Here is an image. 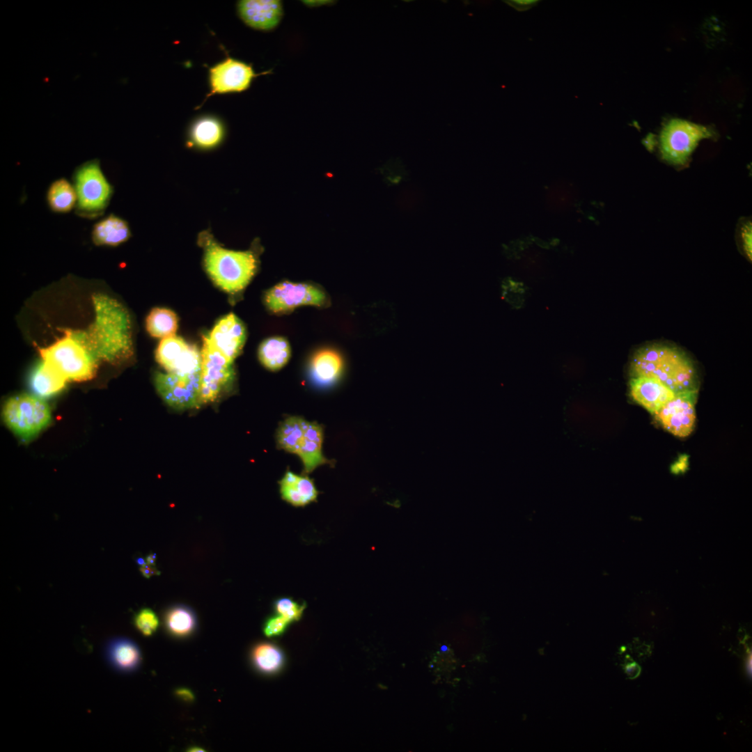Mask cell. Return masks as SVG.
Returning <instances> with one entry per match:
<instances>
[{"label":"cell","instance_id":"obj_1","mask_svg":"<svg viewBox=\"0 0 752 752\" xmlns=\"http://www.w3.org/2000/svg\"><path fill=\"white\" fill-rule=\"evenodd\" d=\"M95 318L86 331L69 329L98 361L120 363L133 355L132 322L126 308L116 299L97 294L93 297Z\"/></svg>","mask_w":752,"mask_h":752},{"label":"cell","instance_id":"obj_2","mask_svg":"<svg viewBox=\"0 0 752 752\" xmlns=\"http://www.w3.org/2000/svg\"><path fill=\"white\" fill-rule=\"evenodd\" d=\"M629 375L657 379L675 393L698 388L692 361L682 350L665 343L639 348L630 361Z\"/></svg>","mask_w":752,"mask_h":752},{"label":"cell","instance_id":"obj_3","mask_svg":"<svg viewBox=\"0 0 752 752\" xmlns=\"http://www.w3.org/2000/svg\"><path fill=\"white\" fill-rule=\"evenodd\" d=\"M204 265L216 285L234 293L250 282L257 269V260L250 251L228 250L207 238L205 241Z\"/></svg>","mask_w":752,"mask_h":752},{"label":"cell","instance_id":"obj_4","mask_svg":"<svg viewBox=\"0 0 752 752\" xmlns=\"http://www.w3.org/2000/svg\"><path fill=\"white\" fill-rule=\"evenodd\" d=\"M72 179L77 196L75 214L88 219L104 215L114 190L101 168L100 160L90 159L79 165Z\"/></svg>","mask_w":752,"mask_h":752},{"label":"cell","instance_id":"obj_5","mask_svg":"<svg viewBox=\"0 0 752 752\" xmlns=\"http://www.w3.org/2000/svg\"><path fill=\"white\" fill-rule=\"evenodd\" d=\"M51 345L39 348L42 360L56 369L67 381L83 382L93 377L97 360L70 334Z\"/></svg>","mask_w":752,"mask_h":752},{"label":"cell","instance_id":"obj_6","mask_svg":"<svg viewBox=\"0 0 752 752\" xmlns=\"http://www.w3.org/2000/svg\"><path fill=\"white\" fill-rule=\"evenodd\" d=\"M2 414L8 428L24 441L36 437L52 419L49 407L42 398L28 394L10 398Z\"/></svg>","mask_w":752,"mask_h":752},{"label":"cell","instance_id":"obj_7","mask_svg":"<svg viewBox=\"0 0 752 752\" xmlns=\"http://www.w3.org/2000/svg\"><path fill=\"white\" fill-rule=\"evenodd\" d=\"M714 136L709 127L685 120H670L663 127L659 136L661 158L677 166L686 165L699 141Z\"/></svg>","mask_w":752,"mask_h":752},{"label":"cell","instance_id":"obj_8","mask_svg":"<svg viewBox=\"0 0 752 752\" xmlns=\"http://www.w3.org/2000/svg\"><path fill=\"white\" fill-rule=\"evenodd\" d=\"M201 355L199 398L202 405L215 402L232 384L235 372L233 362L212 347L204 336Z\"/></svg>","mask_w":752,"mask_h":752},{"label":"cell","instance_id":"obj_9","mask_svg":"<svg viewBox=\"0 0 752 752\" xmlns=\"http://www.w3.org/2000/svg\"><path fill=\"white\" fill-rule=\"evenodd\" d=\"M264 301L272 313H283L301 306H322L327 298L323 290L313 285L283 281L265 292Z\"/></svg>","mask_w":752,"mask_h":752},{"label":"cell","instance_id":"obj_10","mask_svg":"<svg viewBox=\"0 0 752 752\" xmlns=\"http://www.w3.org/2000/svg\"><path fill=\"white\" fill-rule=\"evenodd\" d=\"M155 386L167 405L176 410H187L201 406L199 398L200 372L192 375L157 373Z\"/></svg>","mask_w":752,"mask_h":752},{"label":"cell","instance_id":"obj_11","mask_svg":"<svg viewBox=\"0 0 752 752\" xmlns=\"http://www.w3.org/2000/svg\"><path fill=\"white\" fill-rule=\"evenodd\" d=\"M698 393V388L676 393L673 399L654 414L655 420L674 436H689L695 425Z\"/></svg>","mask_w":752,"mask_h":752},{"label":"cell","instance_id":"obj_12","mask_svg":"<svg viewBox=\"0 0 752 752\" xmlns=\"http://www.w3.org/2000/svg\"><path fill=\"white\" fill-rule=\"evenodd\" d=\"M270 73L271 70L256 73L251 64L228 57L209 69L211 91L207 97L214 94L244 91L256 77Z\"/></svg>","mask_w":752,"mask_h":752},{"label":"cell","instance_id":"obj_13","mask_svg":"<svg viewBox=\"0 0 752 752\" xmlns=\"http://www.w3.org/2000/svg\"><path fill=\"white\" fill-rule=\"evenodd\" d=\"M157 363L167 373L192 375L200 372L201 351L175 335L163 338L155 352Z\"/></svg>","mask_w":752,"mask_h":752},{"label":"cell","instance_id":"obj_14","mask_svg":"<svg viewBox=\"0 0 752 752\" xmlns=\"http://www.w3.org/2000/svg\"><path fill=\"white\" fill-rule=\"evenodd\" d=\"M204 337L212 347L233 363L244 345L246 331L243 322L230 313L221 318Z\"/></svg>","mask_w":752,"mask_h":752},{"label":"cell","instance_id":"obj_15","mask_svg":"<svg viewBox=\"0 0 752 752\" xmlns=\"http://www.w3.org/2000/svg\"><path fill=\"white\" fill-rule=\"evenodd\" d=\"M237 9L244 24L263 31L275 29L284 14L282 1L279 0H242L238 1Z\"/></svg>","mask_w":752,"mask_h":752},{"label":"cell","instance_id":"obj_16","mask_svg":"<svg viewBox=\"0 0 752 752\" xmlns=\"http://www.w3.org/2000/svg\"><path fill=\"white\" fill-rule=\"evenodd\" d=\"M676 393L659 381L647 377H634L629 381L632 398L651 414H655Z\"/></svg>","mask_w":752,"mask_h":752},{"label":"cell","instance_id":"obj_17","mask_svg":"<svg viewBox=\"0 0 752 752\" xmlns=\"http://www.w3.org/2000/svg\"><path fill=\"white\" fill-rule=\"evenodd\" d=\"M281 498L295 507H303L317 501L318 491L314 482L304 475L287 471L279 482Z\"/></svg>","mask_w":752,"mask_h":752},{"label":"cell","instance_id":"obj_18","mask_svg":"<svg viewBox=\"0 0 752 752\" xmlns=\"http://www.w3.org/2000/svg\"><path fill=\"white\" fill-rule=\"evenodd\" d=\"M131 237L126 220L110 213L95 222L91 230V240L96 246H117Z\"/></svg>","mask_w":752,"mask_h":752},{"label":"cell","instance_id":"obj_19","mask_svg":"<svg viewBox=\"0 0 752 752\" xmlns=\"http://www.w3.org/2000/svg\"><path fill=\"white\" fill-rule=\"evenodd\" d=\"M322 442L323 430L321 425L308 422L297 454L303 463L304 474L312 472L322 464L330 463L322 454Z\"/></svg>","mask_w":752,"mask_h":752},{"label":"cell","instance_id":"obj_20","mask_svg":"<svg viewBox=\"0 0 752 752\" xmlns=\"http://www.w3.org/2000/svg\"><path fill=\"white\" fill-rule=\"evenodd\" d=\"M343 368L340 355L330 349L321 350L312 357L309 369L312 378L318 384L328 385L338 379Z\"/></svg>","mask_w":752,"mask_h":752},{"label":"cell","instance_id":"obj_21","mask_svg":"<svg viewBox=\"0 0 752 752\" xmlns=\"http://www.w3.org/2000/svg\"><path fill=\"white\" fill-rule=\"evenodd\" d=\"M45 199L50 211L65 214L75 209L77 196L73 183L61 177L49 184Z\"/></svg>","mask_w":752,"mask_h":752},{"label":"cell","instance_id":"obj_22","mask_svg":"<svg viewBox=\"0 0 752 752\" xmlns=\"http://www.w3.org/2000/svg\"><path fill=\"white\" fill-rule=\"evenodd\" d=\"M110 662L117 669L122 671H132L140 664L141 652L137 645L132 641L118 638L111 641L107 648Z\"/></svg>","mask_w":752,"mask_h":752},{"label":"cell","instance_id":"obj_23","mask_svg":"<svg viewBox=\"0 0 752 752\" xmlns=\"http://www.w3.org/2000/svg\"><path fill=\"white\" fill-rule=\"evenodd\" d=\"M67 380L53 367L42 361L33 371L31 387L40 398L50 397L62 391Z\"/></svg>","mask_w":752,"mask_h":752},{"label":"cell","instance_id":"obj_24","mask_svg":"<svg viewBox=\"0 0 752 752\" xmlns=\"http://www.w3.org/2000/svg\"><path fill=\"white\" fill-rule=\"evenodd\" d=\"M258 354L264 367L272 371H276L288 363L291 355V349L285 338L274 336L267 338L260 343Z\"/></svg>","mask_w":752,"mask_h":752},{"label":"cell","instance_id":"obj_25","mask_svg":"<svg viewBox=\"0 0 752 752\" xmlns=\"http://www.w3.org/2000/svg\"><path fill=\"white\" fill-rule=\"evenodd\" d=\"M166 629L177 638H185L193 634L197 626V620L193 610L189 607L177 604L169 608L164 617Z\"/></svg>","mask_w":752,"mask_h":752},{"label":"cell","instance_id":"obj_26","mask_svg":"<svg viewBox=\"0 0 752 752\" xmlns=\"http://www.w3.org/2000/svg\"><path fill=\"white\" fill-rule=\"evenodd\" d=\"M224 130L221 123L211 116L202 117L196 120L190 130L193 144L200 148L209 149L217 146L224 137Z\"/></svg>","mask_w":752,"mask_h":752},{"label":"cell","instance_id":"obj_27","mask_svg":"<svg viewBox=\"0 0 752 752\" xmlns=\"http://www.w3.org/2000/svg\"><path fill=\"white\" fill-rule=\"evenodd\" d=\"M308 422L299 416H289L285 418L281 423L277 430L278 447L297 455Z\"/></svg>","mask_w":752,"mask_h":752},{"label":"cell","instance_id":"obj_28","mask_svg":"<svg viewBox=\"0 0 752 752\" xmlns=\"http://www.w3.org/2000/svg\"><path fill=\"white\" fill-rule=\"evenodd\" d=\"M251 659L257 670L267 675L278 673L285 662L281 649L270 643L256 645L251 652Z\"/></svg>","mask_w":752,"mask_h":752},{"label":"cell","instance_id":"obj_29","mask_svg":"<svg viewBox=\"0 0 752 752\" xmlns=\"http://www.w3.org/2000/svg\"><path fill=\"white\" fill-rule=\"evenodd\" d=\"M178 327L177 315L166 308H155L148 314L146 327L150 336L164 338L175 335Z\"/></svg>","mask_w":752,"mask_h":752},{"label":"cell","instance_id":"obj_30","mask_svg":"<svg viewBox=\"0 0 752 752\" xmlns=\"http://www.w3.org/2000/svg\"><path fill=\"white\" fill-rule=\"evenodd\" d=\"M274 609L276 614L292 623L301 619L306 609V604H301L290 597H281L274 602Z\"/></svg>","mask_w":752,"mask_h":752},{"label":"cell","instance_id":"obj_31","mask_svg":"<svg viewBox=\"0 0 752 752\" xmlns=\"http://www.w3.org/2000/svg\"><path fill=\"white\" fill-rule=\"evenodd\" d=\"M134 624L145 636H152L158 629L159 622L155 613L148 608L141 609L134 618Z\"/></svg>","mask_w":752,"mask_h":752},{"label":"cell","instance_id":"obj_32","mask_svg":"<svg viewBox=\"0 0 752 752\" xmlns=\"http://www.w3.org/2000/svg\"><path fill=\"white\" fill-rule=\"evenodd\" d=\"M290 624L288 620L276 613L267 618L265 621L263 627V633L268 638L279 636L285 632Z\"/></svg>","mask_w":752,"mask_h":752},{"label":"cell","instance_id":"obj_33","mask_svg":"<svg viewBox=\"0 0 752 752\" xmlns=\"http://www.w3.org/2000/svg\"><path fill=\"white\" fill-rule=\"evenodd\" d=\"M740 236L743 248L748 258L751 260V223L748 221L740 228Z\"/></svg>","mask_w":752,"mask_h":752},{"label":"cell","instance_id":"obj_34","mask_svg":"<svg viewBox=\"0 0 752 752\" xmlns=\"http://www.w3.org/2000/svg\"><path fill=\"white\" fill-rule=\"evenodd\" d=\"M508 6L512 7L517 11H525L532 7L536 6L539 0H508L503 1Z\"/></svg>","mask_w":752,"mask_h":752},{"label":"cell","instance_id":"obj_35","mask_svg":"<svg viewBox=\"0 0 752 752\" xmlns=\"http://www.w3.org/2000/svg\"><path fill=\"white\" fill-rule=\"evenodd\" d=\"M140 571L141 574L146 578H149L155 574H159V570L153 565H149L147 563L140 567Z\"/></svg>","mask_w":752,"mask_h":752},{"label":"cell","instance_id":"obj_36","mask_svg":"<svg viewBox=\"0 0 752 752\" xmlns=\"http://www.w3.org/2000/svg\"><path fill=\"white\" fill-rule=\"evenodd\" d=\"M306 6L309 8H316L322 6L332 5L334 3V1L329 0H311V1H301Z\"/></svg>","mask_w":752,"mask_h":752},{"label":"cell","instance_id":"obj_37","mask_svg":"<svg viewBox=\"0 0 752 752\" xmlns=\"http://www.w3.org/2000/svg\"><path fill=\"white\" fill-rule=\"evenodd\" d=\"M687 467V457L681 456L678 461L672 466L671 470L674 473L684 471Z\"/></svg>","mask_w":752,"mask_h":752},{"label":"cell","instance_id":"obj_38","mask_svg":"<svg viewBox=\"0 0 752 752\" xmlns=\"http://www.w3.org/2000/svg\"><path fill=\"white\" fill-rule=\"evenodd\" d=\"M175 694L185 701H192L194 698L193 693L189 689L185 688L176 689Z\"/></svg>","mask_w":752,"mask_h":752},{"label":"cell","instance_id":"obj_39","mask_svg":"<svg viewBox=\"0 0 752 752\" xmlns=\"http://www.w3.org/2000/svg\"><path fill=\"white\" fill-rule=\"evenodd\" d=\"M625 671L630 677L634 678L639 675L640 668L636 663H632L626 666Z\"/></svg>","mask_w":752,"mask_h":752},{"label":"cell","instance_id":"obj_40","mask_svg":"<svg viewBox=\"0 0 752 752\" xmlns=\"http://www.w3.org/2000/svg\"><path fill=\"white\" fill-rule=\"evenodd\" d=\"M146 561L148 564L155 566V554H150L146 558Z\"/></svg>","mask_w":752,"mask_h":752},{"label":"cell","instance_id":"obj_41","mask_svg":"<svg viewBox=\"0 0 752 752\" xmlns=\"http://www.w3.org/2000/svg\"><path fill=\"white\" fill-rule=\"evenodd\" d=\"M746 670H747L748 675L751 677V654H750V656L748 657V659H747V661H746Z\"/></svg>","mask_w":752,"mask_h":752},{"label":"cell","instance_id":"obj_42","mask_svg":"<svg viewBox=\"0 0 752 752\" xmlns=\"http://www.w3.org/2000/svg\"><path fill=\"white\" fill-rule=\"evenodd\" d=\"M190 749L191 750H189V751H204L203 749H201L199 747H191Z\"/></svg>","mask_w":752,"mask_h":752},{"label":"cell","instance_id":"obj_43","mask_svg":"<svg viewBox=\"0 0 752 752\" xmlns=\"http://www.w3.org/2000/svg\"><path fill=\"white\" fill-rule=\"evenodd\" d=\"M441 651H444H444H446V650H447V646H446V645H442V646L441 647Z\"/></svg>","mask_w":752,"mask_h":752}]
</instances>
